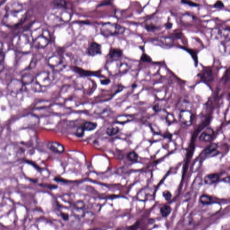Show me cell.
I'll return each instance as SVG.
<instances>
[{"label":"cell","mask_w":230,"mask_h":230,"mask_svg":"<svg viewBox=\"0 0 230 230\" xmlns=\"http://www.w3.org/2000/svg\"><path fill=\"white\" fill-rule=\"evenodd\" d=\"M218 147V145L216 143H212L205 150V155L210 156V157L217 155L219 154V152L217 150Z\"/></svg>","instance_id":"obj_14"},{"label":"cell","mask_w":230,"mask_h":230,"mask_svg":"<svg viewBox=\"0 0 230 230\" xmlns=\"http://www.w3.org/2000/svg\"><path fill=\"white\" fill-rule=\"evenodd\" d=\"M6 51L5 46L2 42H0V72L4 68V61L6 56Z\"/></svg>","instance_id":"obj_15"},{"label":"cell","mask_w":230,"mask_h":230,"mask_svg":"<svg viewBox=\"0 0 230 230\" xmlns=\"http://www.w3.org/2000/svg\"><path fill=\"white\" fill-rule=\"evenodd\" d=\"M60 215H61V217L63 219V220L67 221L69 219V216L68 214L67 213H63V212H61L60 213Z\"/></svg>","instance_id":"obj_35"},{"label":"cell","mask_w":230,"mask_h":230,"mask_svg":"<svg viewBox=\"0 0 230 230\" xmlns=\"http://www.w3.org/2000/svg\"><path fill=\"white\" fill-rule=\"evenodd\" d=\"M219 179V176L217 174H211L204 177V182L206 184L211 185L216 183Z\"/></svg>","instance_id":"obj_13"},{"label":"cell","mask_w":230,"mask_h":230,"mask_svg":"<svg viewBox=\"0 0 230 230\" xmlns=\"http://www.w3.org/2000/svg\"><path fill=\"white\" fill-rule=\"evenodd\" d=\"M152 108L153 111H155V112H157V113L160 112L161 110V108H160V106L158 103H157V104L154 105L153 107Z\"/></svg>","instance_id":"obj_38"},{"label":"cell","mask_w":230,"mask_h":230,"mask_svg":"<svg viewBox=\"0 0 230 230\" xmlns=\"http://www.w3.org/2000/svg\"><path fill=\"white\" fill-rule=\"evenodd\" d=\"M47 147L51 152L58 154H61L65 151L63 145L57 142H50L48 143Z\"/></svg>","instance_id":"obj_9"},{"label":"cell","mask_w":230,"mask_h":230,"mask_svg":"<svg viewBox=\"0 0 230 230\" xmlns=\"http://www.w3.org/2000/svg\"><path fill=\"white\" fill-rule=\"evenodd\" d=\"M52 77L49 72L43 71L36 75L32 83V88L36 92L43 91L52 81Z\"/></svg>","instance_id":"obj_2"},{"label":"cell","mask_w":230,"mask_h":230,"mask_svg":"<svg viewBox=\"0 0 230 230\" xmlns=\"http://www.w3.org/2000/svg\"><path fill=\"white\" fill-rule=\"evenodd\" d=\"M137 86V85L136 84H133V85H132V87L133 88H135V87H136Z\"/></svg>","instance_id":"obj_42"},{"label":"cell","mask_w":230,"mask_h":230,"mask_svg":"<svg viewBox=\"0 0 230 230\" xmlns=\"http://www.w3.org/2000/svg\"><path fill=\"white\" fill-rule=\"evenodd\" d=\"M110 83H111V80L108 78H106L100 80V83L102 85H108Z\"/></svg>","instance_id":"obj_33"},{"label":"cell","mask_w":230,"mask_h":230,"mask_svg":"<svg viewBox=\"0 0 230 230\" xmlns=\"http://www.w3.org/2000/svg\"><path fill=\"white\" fill-rule=\"evenodd\" d=\"M140 59L142 61L144 62L149 63L152 61V58L151 57L145 53H143Z\"/></svg>","instance_id":"obj_27"},{"label":"cell","mask_w":230,"mask_h":230,"mask_svg":"<svg viewBox=\"0 0 230 230\" xmlns=\"http://www.w3.org/2000/svg\"><path fill=\"white\" fill-rule=\"evenodd\" d=\"M182 49L186 51H187L188 52L190 55L192 56V58H193L194 60V63H195V65L196 67H197V66L198 63V57L197 55L196 52L192 49H189V48H187V47H182Z\"/></svg>","instance_id":"obj_22"},{"label":"cell","mask_w":230,"mask_h":230,"mask_svg":"<svg viewBox=\"0 0 230 230\" xmlns=\"http://www.w3.org/2000/svg\"><path fill=\"white\" fill-rule=\"evenodd\" d=\"M123 55V51L119 48H113L110 49L108 56L111 59L117 60L120 58Z\"/></svg>","instance_id":"obj_12"},{"label":"cell","mask_w":230,"mask_h":230,"mask_svg":"<svg viewBox=\"0 0 230 230\" xmlns=\"http://www.w3.org/2000/svg\"><path fill=\"white\" fill-rule=\"evenodd\" d=\"M190 198H191V195H190V192H188L187 193L186 195L184 197V201L187 202L188 201V200H190Z\"/></svg>","instance_id":"obj_41"},{"label":"cell","mask_w":230,"mask_h":230,"mask_svg":"<svg viewBox=\"0 0 230 230\" xmlns=\"http://www.w3.org/2000/svg\"><path fill=\"white\" fill-rule=\"evenodd\" d=\"M125 31V28L123 26L114 23H105L100 28L101 34L106 37L121 34Z\"/></svg>","instance_id":"obj_4"},{"label":"cell","mask_w":230,"mask_h":230,"mask_svg":"<svg viewBox=\"0 0 230 230\" xmlns=\"http://www.w3.org/2000/svg\"><path fill=\"white\" fill-rule=\"evenodd\" d=\"M195 119V115L192 111L191 103L187 101L182 103L180 106L179 119L182 124L189 126L193 123Z\"/></svg>","instance_id":"obj_3"},{"label":"cell","mask_w":230,"mask_h":230,"mask_svg":"<svg viewBox=\"0 0 230 230\" xmlns=\"http://www.w3.org/2000/svg\"><path fill=\"white\" fill-rule=\"evenodd\" d=\"M120 131V129L117 126H110L106 129V134L109 136H113L117 135Z\"/></svg>","instance_id":"obj_20"},{"label":"cell","mask_w":230,"mask_h":230,"mask_svg":"<svg viewBox=\"0 0 230 230\" xmlns=\"http://www.w3.org/2000/svg\"><path fill=\"white\" fill-rule=\"evenodd\" d=\"M127 158L130 162H135L138 160L139 156L135 151H131L127 154Z\"/></svg>","instance_id":"obj_25"},{"label":"cell","mask_w":230,"mask_h":230,"mask_svg":"<svg viewBox=\"0 0 230 230\" xmlns=\"http://www.w3.org/2000/svg\"><path fill=\"white\" fill-rule=\"evenodd\" d=\"M140 225V222H139V221H137L136 223H135L134 225L131 226H130L129 229H131V230H135V229H137V228H139Z\"/></svg>","instance_id":"obj_36"},{"label":"cell","mask_w":230,"mask_h":230,"mask_svg":"<svg viewBox=\"0 0 230 230\" xmlns=\"http://www.w3.org/2000/svg\"><path fill=\"white\" fill-rule=\"evenodd\" d=\"M50 39L49 36H46L45 35L40 36L37 37L34 42L33 46L37 49H42L45 48L50 42Z\"/></svg>","instance_id":"obj_6"},{"label":"cell","mask_w":230,"mask_h":230,"mask_svg":"<svg viewBox=\"0 0 230 230\" xmlns=\"http://www.w3.org/2000/svg\"><path fill=\"white\" fill-rule=\"evenodd\" d=\"M172 211V209L169 205H164L160 208V212L162 216L164 218H166L170 214Z\"/></svg>","instance_id":"obj_19"},{"label":"cell","mask_w":230,"mask_h":230,"mask_svg":"<svg viewBox=\"0 0 230 230\" xmlns=\"http://www.w3.org/2000/svg\"><path fill=\"white\" fill-rule=\"evenodd\" d=\"M53 3L57 7L61 9H67V3L65 0H53Z\"/></svg>","instance_id":"obj_23"},{"label":"cell","mask_w":230,"mask_h":230,"mask_svg":"<svg viewBox=\"0 0 230 230\" xmlns=\"http://www.w3.org/2000/svg\"><path fill=\"white\" fill-rule=\"evenodd\" d=\"M34 79V78L32 75L30 73H27L24 74L22 75L21 80L23 85L26 86V85H31Z\"/></svg>","instance_id":"obj_16"},{"label":"cell","mask_w":230,"mask_h":230,"mask_svg":"<svg viewBox=\"0 0 230 230\" xmlns=\"http://www.w3.org/2000/svg\"><path fill=\"white\" fill-rule=\"evenodd\" d=\"M166 121L169 124H171L174 121V118L173 115L170 114H168L166 117H165Z\"/></svg>","instance_id":"obj_31"},{"label":"cell","mask_w":230,"mask_h":230,"mask_svg":"<svg viewBox=\"0 0 230 230\" xmlns=\"http://www.w3.org/2000/svg\"><path fill=\"white\" fill-rule=\"evenodd\" d=\"M85 131H91L95 130L97 127L98 125L96 122L87 121L82 124Z\"/></svg>","instance_id":"obj_18"},{"label":"cell","mask_w":230,"mask_h":230,"mask_svg":"<svg viewBox=\"0 0 230 230\" xmlns=\"http://www.w3.org/2000/svg\"><path fill=\"white\" fill-rule=\"evenodd\" d=\"M72 69L74 72L81 76H98L99 75V72L88 71L76 66H73Z\"/></svg>","instance_id":"obj_10"},{"label":"cell","mask_w":230,"mask_h":230,"mask_svg":"<svg viewBox=\"0 0 230 230\" xmlns=\"http://www.w3.org/2000/svg\"><path fill=\"white\" fill-rule=\"evenodd\" d=\"M172 26H173V24H172V23L171 22H169V21H168L165 24V28L167 29H170L172 28Z\"/></svg>","instance_id":"obj_40"},{"label":"cell","mask_w":230,"mask_h":230,"mask_svg":"<svg viewBox=\"0 0 230 230\" xmlns=\"http://www.w3.org/2000/svg\"><path fill=\"white\" fill-rule=\"evenodd\" d=\"M159 28V27L157 24L151 22H147L145 26V29L149 32H154L156 30H157Z\"/></svg>","instance_id":"obj_24"},{"label":"cell","mask_w":230,"mask_h":230,"mask_svg":"<svg viewBox=\"0 0 230 230\" xmlns=\"http://www.w3.org/2000/svg\"><path fill=\"white\" fill-rule=\"evenodd\" d=\"M214 6L216 8H223L224 6V3L220 0H218L215 2V4H214Z\"/></svg>","instance_id":"obj_32"},{"label":"cell","mask_w":230,"mask_h":230,"mask_svg":"<svg viewBox=\"0 0 230 230\" xmlns=\"http://www.w3.org/2000/svg\"><path fill=\"white\" fill-rule=\"evenodd\" d=\"M181 2L183 4L188 5L190 6L197 7L199 6L197 3H195V2L191 1L190 0H181Z\"/></svg>","instance_id":"obj_28"},{"label":"cell","mask_w":230,"mask_h":230,"mask_svg":"<svg viewBox=\"0 0 230 230\" xmlns=\"http://www.w3.org/2000/svg\"><path fill=\"white\" fill-rule=\"evenodd\" d=\"M25 86L21 80L14 79L8 84L7 89L11 94L17 95L22 93V92L24 90Z\"/></svg>","instance_id":"obj_5"},{"label":"cell","mask_w":230,"mask_h":230,"mask_svg":"<svg viewBox=\"0 0 230 230\" xmlns=\"http://www.w3.org/2000/svg\"><path fill=\"white\" fill-rule=\"evenodd\" d=\"M43 186L45 187H47V188H49V189H56L58 188V186L55 185L53 184H46L44 185H42Z\"/></svg>","instance_id":"obj_39"},{"label":"cell","mask_w":230,"mask_h":230,"mask_svg":"<svg viewBox=\"0 0 230 230\" xmlns=\"http://www.w3.org/2000/svg\"><path fill=\"white\" fill-rule=\"evenodd\" d=\"M157 41L161 44L167 46H171L174 43V39L171 37L161 36L157 38Z\"/></svg>","instance_id":"obj_17"},{"label":"cell","mask_w":230,"mask_h":230,"mask_svg":"<svg viewBox=\"0 0 230 230\" xmlns=\"http://www.w3.org/2000/svg\"><path fill=\"white\" fill-rule=\"evenodd\" d=\"M200 75L202 81L205 83H210L214 80L213 71L210 68H205Z\"/></svg>","instance_id":"obj_8"},{"label":"cell","mask_w":230,"mask_h":230,"mask_svg":"<svg viewBox=\"0 0 230 230\" xmlns=\"http://www.w3.org/2000/svg\"><path fill=\"white\" fill-rule=\"evenodd\" d=\"M25 8L19 3H13L7 10L3 23L8 26H14L21 23L26 16Z\"/></svg>","instance_id":"obj_1"},{"label":"cell","mask_w":230,"mask_h":230,"mask_svg":"<svg viewBox=\"0 0 230 230\" xmlns=\"http://www.w3.org/2000/svg\"><path fill=\"white\" fill-rule=\"evenodd\" d=\"M87 53L89 56L92 57L101 55L102 53L101 46L97 42H92L87 49Z\"/></svg>","instance_id":"obj_7"},{"label":"cell","mask_w":230,"mask_h":230,"mask_svg":"<svg viewBox=\"0 0 230 230\" xmlns=\"http://www.w3.org/2000/svg\"><path fill=\"white\" fill-rule=\"evenodd\" d=\"M111 0H105L103 1H102L101 3H100L98 5V7L103 6H108V5H111Z\"/></svg>","instance_id":"obj_34"},{"label":"cell","mask_w":230,"mask_h":230,"mask_svg":"<svg viewBox=\"0 0 230 230\" xmlns=\"http://www.w3.org/2000/svg\"><path fill=\"white\" fill-rule=\"evenodd\" d=\"M54 181L57 182H67V181L66 180L64 179L63 178L60 177H55V179H53Z\"/></svg>","instance_id":"obj_37"},{"label":"cell","mask_w":230,"mask_h":230,"mask_svg":"<svg viewBox=\"0 0 230 230\" xmlns=\"http://www.w3.org/2000/svg\"><path fill=\"white\" fill-rule=\"evenodd\" d=\"M85 130L84 129L82 125L81 124L77 128L74 134L77 137H82L84 136V135H85Z\"/></svg>","instance_id":"obj_26"},{"label":"cell","mask_w":230,"mask_h":230,"mask_svg":"<svg viewBox=\"0 0 230 230\" xmlns=\"http://www.w3.org/2000/svg\"><path fill=\"white\" fill-rule=\"evenodd\" d=\"M198 182H197L195 181V182H194V189L195 190H197V191H198L199 189L200 188V187L202 185V179H201L200 177H198Z\"/></svg>","instance_id":"obj_30"},{"label":"cell","mask_w":230,"mask_h":230,"mask_svg":"<svg viewBox=\"0 0 230 230\" xmlns=\"http://www.w3.org/2000/svg\"><path fill=\"white\" fill-rule=\"evenodd\" d=\"M214 132V130L211 127L206 128L202 133L199 137V140L202 141L209 142L212 140Z\"/></svg>","instance_id":"obj_11"},{"label":"cell","mask_w":230,"mask_h":230,"mask_svg":"<svg viewBox=\"0 0 230 230\" xmlns=\"http://www.w3.org/2000/svg\"><path fill=\"white\" fill-rule=\"evenodd\" d=\"M200 202L204 205H209L212 203V198L208 195L204 194L200 197Z\"/></svg>","instance_id":"obj_21"},{"label":"cell","mask_w":230,"mask_h":230,"mask_svg":"<svg viewBox=\"0 0 230 230\" xmlns=\"http://www.w3.org/2000/svg\"><path fill=\"white\" fill-rule=\"evenodd\" d=\"M163 196L167 201H169L172 197V194L168 190H166L163 192Z\"/></svg>","instance_id":"obj_29"}]
</instances>
